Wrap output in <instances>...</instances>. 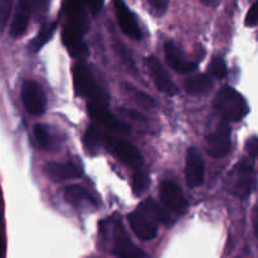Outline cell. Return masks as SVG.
<instances>
[{
	"mask_svg": "<svg viewBox=\"0 0 258 258\" xmlns=\"http://www.w3.org/2000/svg\"><path fill=\"white\" fill-rule=\"evenodd\" d=\"M64 199L72 206H83L90 204L96 206V199L87 189L81 185H70L64 189Z\"/></svg>",
	"mask_w": 258,
	"mask_h": 258,
	"instance_id": "20",
	"label": "cell"
},
{
	"mask_svg": "<svg viewBox=\"0 0 258 258\" xmlns=\"http://www.w3.org/2000/svg\"><path fill=\"white\" fill-rule=\"evenodd\" d=\"M204 175H206V165L202 158L201 153L197 148H190L186 151V160H185V178L186 184L190 188H197L201 186L204 181Z\"/></svg>",
	"mask_w": 258,
	"mask_h": 258,
	"instance_id": "11",
	"label": "cell"
},
{
	"mask_svg": "<svg viewBox=\"0 0 258 258\" xmlns=\"http://www.w3.org/2000/svg\"><path fill=\"white\" fill-rule=\"evenodd\" d=\"M231 127L226 120H222L216 130L207 138V153L214 159H222L231 151Z\"/></svg>",
	"mask_w": 258,
	"mask_h": 258,
	"instance_id": "5",
	"label": "cell"
},
{
	"mask_svg": "<svg viewBox=\"0 0 258 258\" xmlns=\"http://www.w3.org/2000/svg\"><path fill=\"white\" fill-rule=\"evenodd\" d=\"M164 52H165V58L168 64L173 68L175 72L185 75L197 70V63L186 59L185 55L180 50V48L171 40H168L164 44Z\"/></svg>",
	"mask_w": 258,
	"mask_h": 258,
	"instance_id": "13",
	"label": "cell"
},
{
	"mask_svg": "<svg viewBox=\"0 0 258 258\" xmlns=\"http://www.w3.org/2000/svg\"><path fill=\"white\" fill-rule=\"evenodd\" d=\"M246 25L247 27H256L257 25V4H252V7L249 8L248 13H247L246 17Z\"/></svg>",
	"mask_w": 258,
	"mask_h": 258,
	"instance_id": "30",
	"label": "cell"
},
{
	"mask_svg": "<svg viewBox=\"0 0 258 258\" xmlns=\"http://www.w3.org/2000/svg\"><path fill=\"white\" fill-rule=\"evenodd\" d=\"M151 9L159 15H163L169 8V0H148Z\"/></svg>",
	"mask_w": 258,
	"mask_h": 258,
	"instance_id": "29",
	"label": "cell"
},
{
	"mask_svg": "<svg viewBox=\"0 0 258 258\" xmlns=\"http://www.w3.org/2000/svg\"><path fill=\"white\" fill-rule=\"evenodd\" d=\"M236 168L237 173H238V179H237L233 185V193L236 196L244 198V197L249 196L254 189V186H256L253 166L247 160H242Z\"/></svg>",
	"mask_w": 258,
	"mask_h": 258,
	"instance_id": "14",
	"label": "cell"
},
{
	"mask_svg": "<svg viewBox=\"0 0 258 258\" xmlns=\"http://www.w3.org/2000/svg\"><path fill=\"white\" fill-rule=\"evenodd\" d=\"M160 198L169 211L178 214H184L188 211V201L183 190L174 181L166 180L160 186Z\"/></svg>",
	"mask_w": 258,
	"mask_h": 258,
	"instance_id": "10",
	"label": "cell"
},
{
	"mask_svg": "<svg viewBox=\"0 0 258 258\" xmlns=\"http://www.w3.org/2000/svg\"><path fill=\"white\" fill-rule=\"evenodd\" d=\"M112 242H113V254L118 257H146L145 252L139 249L127 233L123 229L122 224L115 223L112 229Z\"/></svg>",
	"mask_w": 258,
	"mask_h": 258,
	"instance_id": "12",
	"label": "cell"
},
{
	"mask_svg": "<svg viewBox=\"0 0 258 258\" xmlns=\"http://www.w3.org/2000/svg\"><path fill=\"white\" fill-rule=\"evenodd\" d=\"M45 173L55 181L80 179L83 175L82 168L73 163H49L45 165Z\"/></svg>",
	"mask_w": 258,
	"mask_h": 258,
	"instance_id": "16",
	"label": "cell"
},
{
	"mask_svg": "<svg viewBox=\"0 0 258 258\" xmlns=\"http://www.w3.org/2000/svg\"><path fill=\"white\" fill-rule=\"evenodd\" d=\"M14 0H0V30H4L7 23L9 22Z\"/></svg>",
	"mask_w": 258,
	"mask_h": 258,
	"instance_id": "27",
	"label": "cell"
},
{
	"mask_svg": "<svg viewBox=\"0 0 258 258\" xmlns=\"http://www.w3.org/2000/svg\"><path fill=\"white\" fill-rule=\"evenodd\" d=\"M140 211L143 212L145 216L151 217L155 221L160 222L163 224L171 223V217L160 204L156 203L154 199H146L143 204L140 206Z\"/></svg>",
	"mask_w": 258,
	"mask_h": 258,
	"instance_id": "21",
	"label": "cell"
},
{
	"mask_svg": "<svg viewBox=\"0 0 258 258\" xmlns=\"http://www.w3.org/2000/svg\"><path fill=\"white\" fill-rule=\"evenodd\" d=\"M73 83L77 96L88 101H106L108 102L107 93L103 91L93 77L92 72L85 63H77L73 67Z\"/></svg>",
	"mask_w": 258,
	"mask_h": 258,
	"instance_id": "3",
	"label": "cell"
},
{
	"mask_svg": "<svg viewBox=\"0 0 258 258\" xmlns=\"http://www.w3.org/2000/svg\"><path fill=\"white\" fill-rule=\"evenodd\" d=\"M22 101L25 110L33 116H40L47 108V97L42 86L35 81H25L22 86Z\"/></svg>",
	"mask_w": 258,
	"mask_h": 258,
	"instance_id": "6",
	"label": "cell"
},
{
	"mask_svg": "<svg viewBox=\"0 0 258 258\" xmlns=\"http://www.w3.org/2000/svg\"><path fill=\"white\" fill-rule=\"evenodd\" d=\"M113 7L121 30L131 39L140 40L143 38V32L136 20V15L131 12L127 4L123 0H113Z\"/></svg>",
	"mask_w": 258,
	"mask_h": 258,
	"instance_id": "9",
	"label": "cell"
},
{
	"mask_svg": "<svg viewBox=\"0 0 258 258\" xmlns=\"http://www.w3.org/2000/svg\"><path fill=\"white\" fill-rule=\"evenodd\" d=\"M128 224L134 233L143 241H151L158 234V228L143 212H133L127 216Z\"/></svg>",
	"mask_w": 258,
	"mask_h": 258,
	"instance_id": "15",
	"label": "cell"
},
{
	"mask_svg": "<svg viewBox=\"0 0 258 258\" xmlns=\"http://www.w3.org/2000/svg\"><path fill=\"white\" fill-rule=\"evenodd\" d=\"M4 248H5L4 241H3V239L0 238V256H3V254H4Z\"/></svg>",
	"mask_w": 258,
	"mask_h": 258,
	"instance_id": "35",
	"label": "cell"
},
{
	"mask_svg": "<svg viewBox=\"0 0 258 258\" xmlns=\"http://www.w3.org/2000/svg\"><path fill=\"white\" fill-rule=\"evenodd\" d=\"M63 12L67 18L68 29L83 35L88 30V10L81 0H64L63 3Z\"/></svg>",
	"mask_w": 258,
	"mask_h": 258,
	"instance_id": "7",
	"label": "cell"
},
{
	"mask_svg": "<svg viewBox=\"0 0 258 258\" xmlns=\"http://www.w3.org/2000/svg\"><path fill=\"white\" fill-rule=\"evenodd\" d=\"M81 3L87 8L91 15H97L102 9L105 0H81Z\"/></svg>",
	"mask_w": 258,
	"mask_h": 258,
	"instance_id": "28",
	"label": "cell"
},
{
	"mask_svg": "<svg viewBox=\"0 0 258 258\" xmlns=\"http://www.w3.org/2000/svg\"><path fill=\"white\" fill-rule=\"evenodd\" d=\"M201 3L202 4L207 5V7L214 8L219 4V0H201Z\"/></svg>",
	"mask_w": 258,
	"mask_h": 258,
	"instance_id": "34",
	"label": "cell"
},
{
	"mask_svg": "<svg viewBox=\"0 0 258 258\" xmlns=\"http://www.w3.org/2000/svg\"><path fill=\"white\" fill-rule=\"evenodd\" d=\"M63 44L66 45L70 54L75 58H82L88 55V47L82 39V35L73 30L68 29L67 27L62 32Z\"/></svg>",
	"mask_w": 258,
	"mask_h": 258,
	"instance_id": "18",
	"label": "cell"
},
{
	"mask_svg": "<svg viewBox=\"0 0 258 258\" xmlns=\"http://www.w3.org/2000/svg\"><path fill=\"white\" fill-rule=\"evenodd\" d=\"M87 107L90 116L98 125L103 126L105 128L113 131V133L122 134V135L130 133L128 125H126L123 121L118 120L111 113L110 108H108V102H106V101H88Z\"/></svg>",
	"mask_w": 258,
	"mask_h": 258,
	"instance_id": "4",
	"label": "cell"
},
{
	"mask_svg": "<svg viewBox=\"0 0 258 258\" xmlns=\"http://www.w3.org/2000/svg\"><path fill=\"white\" fill-rule=\"evenodd\" d=\"M33 134H34L35 141H37V144L40 146V148H44V149L49 148L50 136L44 126L37 123V125L34 126V128H33Z\"/></svg>",
	"mask_w": 258,
	"mask_h": 258,
	"instance_id": "26",
	"label": "cell"
},
{
	"mask_svg": "<svg viewBox=\"0 0 258 258\" xmlns=\"http://www.w3.org/2000/svg\"><path fill=\"white\" fill-rule=\"evenodd\" d=\"M149 184H150V178H149L146 171L139 170L138 173L134 174L133 190L136 196H141L148 189Z\"/></svg>",
	"mask_w": 258,
	"mask_h": 258,
	"instance_id": "24",
	"label": "cell"
},
{
	"mask_svg": "<svg viewBox=\"0 0 258 258\" xmlns=\"http://www.w3.org/2000/svg\"><path fill=\"white\" fill-rule=\"evenodd\" d=\"M214 105L227 122L241 121L249 112L246 98L232 87L222 88L217 96Z\"/></svg>",
	"mask_w": 258,
	"mask_h": 258,
	"instance_id": "2",
	"label": "cell"
},
{
	"mask_svg": "<svg viewBox=\"0 0 258 258\" xmlns=\"http://www.w3.org/2000/svg\"><path fill=\"white\" fill-rule=\"evenodd\" d=\"M30 10H32L30 0H18L14 18H13L12 25H10V35L13 38H20L27 32Z\"/></svg>",
	"mask_w": 258,
	"mask_h": 258,
	"instance_id": "17",
	"label": "cell"
},
{
	"mask_svg": "<svg viewBox=\"0 0 258 258\" xmlns=\"http://www.w3.org/2000/svg\"><path fill=\"white\" fill-rule=\"evenodd\" d=\"M257 148H258L257 138H256V136H253V138H252L251 140H248V143H247V151H248L252 159H256Z\"/></svg>",
	"mask_w": 258,
	"mask_h": 258,
	"instance_id": "31",
	"label": "cell"
},
{
	"mask_svg": "<svg viewBox=\"0 0 258 258\" xmlns=\"http://www.w3.org/2000/svg\"><path fill=\"white\" fill-rule=\"evenodd\" d=\"M213 87V80L207 73H201L184 81V88L190 96H202L208 93Z\"/></svg>",
	"mask_w": 258,
	"mask_h": 258,
	"instance_id": "19",
	"label": "cell"
},
{
	"mask_svg": "<svg viewBox=\"0 0 258 258\" xmlns=\"http://www.w3.org/2000/svg\"><path fill=\"white\" fill-rule=\"evenodd\" d=\"M209 72H211V75L213 76V77L219 78V80L226 77L228 70H227V64L226 62H224L223 58H213V60H212L211 64H209Z\"/></svg>",
	"mask_w": 258,
	"mask_h": 258,
	"instance_id": "25",
	"label": "cell"
},
{
	"mask_svg": "<svg viewBox=\"0 0 258 258\" xmlns=\"http://www.w3.org/2000/svg\"><path fill=\"white\" fill-rule=\"evenodd\" d=\"M146 64H148L149 72H150L151 80H153L154 85L158 88L160 92L165 93L169 96H175L179 92V88L171 80L170 75L164 67L163 63L158 59L156 57H149L146 59Z\"/></svg>",
	"mask_w": 258,
	"mask_h": 258,
	"instance_id": "8",
	"label": "cell"
},
{
	"mask_svg": "<svg viewBox=\"0 0 258 258\" xmlns=\"http://www.w3.org/2000/svg\"><path fill=\"white\" fill-rule=\"evenodd\" d=\"M48 2H49V0H33V5H34V8L37 9L38 13H42L43 10L47 8Z\"/></svg>",
	"mask_w": 258,
	"mask_h": 258,
	"instance_id": "32",
	"label": "cell"
},
{
	"mask_svg": "<svg viewBox=\"0 0 258 258\" xmlns=\"http://www.w3.org/2000/svg\"><path fill=\"white\" fill-rule=\"evenodd\" d=\"M123 88H125L126 92H127L128 95H130L131 97L139 103V105L144 106V107H149V108L155 107L156 105L155 101H154V98L151 97V96H149L148 93L138 90V88H135L131 85H126V83H123Z\"/></svg>",
	"mask_w": 258,
	"mask_h": 258,
	"instance_id": "23",
	"label": "cell"
},
{
	"mask_svg": "<svg viewBox=\"0 0 258 258\" xmlns=\"http://www.w3.org/2000/svg\"><path fill=\"white\" fill-rule=\"evenodd\" d=\"M85 144L88 148H105L125 165L131 168H140L144 159L138 148L120 136H112L101 131L98 127L91 126L85 135Z\"/></svg>",
	"mask_w": 258,
	"mask_h": 258,
	"instance_id": "1",
	"label": "cell"
},
{
	"mask_svg": "<svg viewBox=\"0 0 258 258\" xmlns=\"http://www.w3.org/2000/svg\"><path fill=\"white\" fill-rule=\"evenodd\" d=\"M125 112H126V115H128V116H130L131 118H135V120H145V117H144V116L141 115V113H139V112H135V111L126 110Z\"/></svg>",
	"mask_w": 258,
	"mask_h": 258,
	"instance_id": "33",
	"label": "cell"
},
{
	"mask_svg": "<svg viewBox=\"0 0 258 258\" xmlns=\"http://www.w3.org/2000/svg\"><path fill=\"white\" fill-rule=\"evenodd\" d=\"M57 27H58L57 22L50 23V24L48 25H44V27L39 30V33H38V34L30 40L29 45H28L30 52L32 53L39 52V50L42 49L43 45H44L47 42H49L50 38H52L53 34H54Z\"/></svg>",
	"mask_w": 258,
	"mask_h": 258,
	"instance_id": "22",
	"label": "cell"
}]
</instances>
